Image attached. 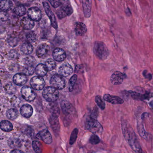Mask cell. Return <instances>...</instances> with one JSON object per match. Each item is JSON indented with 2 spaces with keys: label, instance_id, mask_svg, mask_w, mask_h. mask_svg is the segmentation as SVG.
Instances as JSON below:
<instances>
[{
  "label": "cell",
  "instance_id": "6da1fadb",
  "mask_svg": "<svg viewBox=\"0 0 153 153\" xmlns=\"http://www.w3.org/2000/svg\"><path fill=\"white\" fill-rule=\"evenodd\" d=\"M122 129L124 138L132 150L136 153L143 152L136 133L132 127L126 121L122 123Z\"/></svg>",
  "mask_w": 153,
  "mask_h": 153
},
{
  "label": "cell",
  "instance_id": "7a4b0ae2",
  "mask_svg": "<svg viewBox=\"0 0 153 153\" xmlns=\"http://www.w3.org/2000/svg\"><path fill=\"white\" fill-rule=\"evenodd\" d=\"M86 128L94 134L102 133L103 128L100 123L93 115L88 116L85 121Z\"/></svg>",
  "mask_w": 153,
  "mask_h": 153
},
{
  "label": "cell",
  "instance_id": "3957f363",
  "mask_svg": "<svg viewBox=\"0 0 153 153\" xmlns=\"http://www.w3.org/2000/svg\"><path fill=\"white\" fill-rule=\"evenodd\" d=\"M94 53L95 55L102 60L107 59L109 55V51L105 45L102 42L97 41L94 44Z\"/></svg>",
  "mask_w": 153,
  "mask_h": 153
},
{
  "label": "cell",
  "instance_id": "277c9868",
  "mask_svg": "<svg viewBox=\"0 0 153 153\" xmlns=\"http://www.w3.org/2000/svg\"><path fill=\"white\" fill-rule=\"evenodd\" d=\"M43 96L49 102H54L58 100L59 96L58 89L52 86L47 87L44 89Z\"/></svg>",
  "mask_w": 153,
  "mask_h": 153
},
{
  "label": "cell",
  "instance_id": "5b68a950",
  "mask_svg": "<svg viewBox=\"0 0 153 153\" xmlns=\"http://www.w3.org/2000/svg\"><path fill=\"white\" fill-rule=\"evenodd\" d=\"M52 86L58 90H62L65 88L66 84L63 77L59 74H55L52 76L50 80Z\"/></svg>",
  "mask_w": 153,
  "mask_h": 153
},
{
  "label": "cell",
  "instance_id": "8992f818",
  "mask_svg": "<svg viewBox=\"0 0 153 153\" xmlns=\"http://www.w3.org/2000/svg\"><path fill=\"white\" fill-rule=\"evenodd\" d=\"M21 92L23 98L28 102L33 101L36 97V93L33 88L27 86L23 87L21 89Z\"/></svg>",
  "mask_w": 153,
  "mask_h": 153
},
{
  "label": "cell",
  "instance_id": "52a82bcc",
  "mask_svg": "<svg viewBox=\"0 0 153 153\" xmlns=\"http://www.w3.org/2000/svg\"><path fill=\"white\" fill-rule=\"evenodd\" d=\"M30 85L33 89L41 90L44 88L45 81L42 76H35L30 80Z\"/></svg>",
  "mask_w": 153,
  "mask_h": 153
},
{
  "label": "cell",
  "instance_id": "ba28073f",
  "mask_svg": "<svg viewBox=\"0 0 153 153\" xmlns=\"http://www.w3.org/2000/svg\"><path fill=\"white\" fill-rule=\"evenodd\" d=\"M126 78L127 76L125 73H122L120 71H115L114 72L111 76V81L113 85H120Z\"/></svg>",
  "mask_w": 153,
  "mask_h": 153
},
{
  "label": "cell",
  "instance_id": "9c48e42d",
  "mask_svg": "<svg viewBox=\"0 0 153 153\" xmlns=\"http://www.w3.org/2000/svg\"><path fill=\"white\" fill-rule=\"evenodd\" d=\"M43 4L44 7L45 12L51 20L52 26L53 28L57 29L58 28V25H57L56 18L52 10H51L49 4L46 2H43Z\"/></svg>",
  "mask_w": 153,
  "mask_h": 153
},
{
  "label": "cell",
  "instance_id": "30bf717a",
  "mask_svg": "<svg viewBox=\"0 0 153 153\" xmlns=\"http://www.w3.org/2000/svg\"><path fill=\"white\" fill-rule=\"evenodd\" d=\"M28 17L30 18L33 21H39L42 19V15L41 10L38 8L32 7L28 10L27 11Z\"/></svg>",
  "mask_w": 153,
  "mask_h": 153
},
{
  "label": "cell",
  "instance_id": "8fae6325",
  "mask_svg": "<svg viewBox=\"0 0 153 153\" xmlns=\"http://www.w3.org/2000/svg\"><path fill=\"white\" fill-rule=\"evenodd\" d=\"M59 74L63 77H68L70 76L73 72L72 66L68 63L62 64L58 70Z\"/></svg>",
  "mask_w": 153,
  "mask_h": 153
},
{
  "label": "cell",
  "instance_id": "7c38bea8",
  "mask_svg": "<svg viewBox=\"0 0 153 153\" xmlns=\"http://www.w3.org/2000/svg\"><path fill=\"white\" fill-rule=\"evenodd\" d=\"M62 109L64 114L66 115H71L75 113V109L73 105L68 101L63 100L61 104Z\"/></svg>",
  "mask_w": 153,
  "mask_h": 153
},
{
  "label": "cell",
  "instance_id": "4fadbf2b",
  "mask_svg": "<svg viewBox=\"0 0 153 153\" xmlns=\"http://www.w3.org/2000/svg\"><path fill=\"white\" fill-rule=\"evenodd\" d=\"M36 137L39 139L42 140L46 144H50L52 142L51 135L50 131L47 130H43L37 134Z\"/></svg>",
  "mask_w": 153,
  "mask_h": 153
},
{
  "label": "cell",
  "instance_id": "5bb4252c",
  "mask_svg": "<svg viewBox=\"0 0 153 153\" xmlns=\"http://www.w3.org/2000/svg\"><path fill=\"white\" fill-rule=\"evenodd\" d=\"M53 57L56 61L62 62L66 59V52L61 48H56L53 53Z\"/></svg>",
  "mask_w": 153,
  "mask_h": 153
},
{
  "label": "cell",
  "instance_id": "9a60e30c",
  "mask_svg": "<svg viewBox=\"0 0 153 153\" xmlns=\"http://www.w3.org/2000/svg\"><path fill=\"white\" fill-rule=\"evenodd\" d=\"M104 100L113 104H121L124 102L123 100L119 97L105 94L103 96Z\"/></svg>",
  "mask_w": 153,
  "mask_h": 153
},
{
  "label": "cell",
  "instance_id": "2e32d148",
  "mask_svg": "<svg viewBox=\"0 0 153 153\" xmlns=\"http://www.w3.org/2000/svg\"><path fill=\"white\" fill-rule=\"evenodd\" d=\"M50 51V46L46 44H42L36 50V55L39 58H44Z\"/></svg>",
  "mask_w": 153,
  "mask_h": 153
},
{
  "label": "cell",
  "instance_id": "e0dca14e",
  "mask_svg": "<svg viewBox=\"0 0 153 153\" xmlns=\"http://www.w3.org/2000/svg\"><path fill=\"white\" fill-rule=\"evenodd\" d=\"M92 0H82L83 12L87 18H89L91 15Z\"/></svg>",
  "mask_w": 153,
  "mask_h": 153
},
{
  "label": "cell",
  "instance_id": "ac0fdd59",
  "mask_svg": "<svg viewBox=\"0 0 153 153\" xmlns=\"http://www.w3.org/2000/svg\"><path fill=\"white\" fill-rule=\"evenodd\" d=\"M87 31L86 26L81 22H77L75 24V31L78 36H83L85 34Z\"/></svg>",
  "mask_w": 153,
  "mask_h": 153
},
{
  "label": "cell",
  "instance_id": "d6986e66",
  "mask_svg": "<svg viewBox=\"0 0 153 153\" xmlns=\"http://www.w3.org/2000/svg\"><path fill=\"white\" fill-rule=\"evenodd\" d=\"M27 79L25 75L21 73H17L14 76L13 81L16 85L19 86L25 85L27 81Z\"/></svg>",
  "mask_w": 153,
  "mask_h": 153
},
{
  "label": "cell",
  "instance_id": "ffe728a7",
  "mask_svg": "<svg viewBox=\"0 0 153 153\" xmlns=\"http://www.w3.org/2000/svg\"><path fill=\"white\" fill-rule=\"evenodd\" d=\"M20 113L24 117L29 118L33 114V108L29 104H25L21 107L20 109Z\"/></svg>",
  "mask_w": 153,
  "mask_h": 153
},
{
  "label": "cell",
  "instance_id": "44dd1931",
  "mask_svg": "<svg viewBox=\"0 0 153 153\" xmlns=\"http://www.w3.org/2000/svg\"><path fill=\"white\" fill-rule=\"evenodd\" d=\"M21 25L24 29L31 30L34 26V23L30 18L25 17L21 20Z\"/></svg>",
  "mask_w": 153,
  "mask_h": 153
},
{
  "label": "cell",
  "instance_id": "7402d4cb",
  "mask_svg": "<svg viewBox=\"0 0 153 153\" xmlns=\"http://www.w3.org/2000/svg\"><path fill=\"white\" fill-rule=\"evenodd\" d=\"M48 70L45 64H39L36 68V73L40 76H44L47 74Z\"/></svg>",
  "mask_w": 153,
  "mask_h": 153
},
{
  "label": "cell",
  "instance_id": "603a6c76",
  "mask_svg": "<svg viewBox=\"0 0 153 153\" xmlns=\"http://www.w3.org/2000/svg\"><path fill=\"white\" fill-rule=\"evenodd\" d=\"M0 128L3 131L9 132L13 129V126L12 123L7 120H3L0 123Z\"/></svg>",
  "mask_w": 153,
  "mask_h": 153
},
{
  "label": "cell",
  "instance_id": "cb8c5ba5",
  "mask_svg": "<svg viewBox=\"0 0 153 153\" xmlns=\"http://www.w3.org/2000/svg\"><path fill=\"white\" fill-rule=\"evenodd\" d=\"M33 48L32 45L29 42H25L22 45L21 47V51L24 54H31L33 52Z\"/></svg>",
  "mask_w": 153,
  "mask_h": 153
},
{
  "label": "cell",
  "instance_id": "d4e9b609",
  "mask_svg": "<svg viewBox=\"0 0 153 153\" xmlns=\"http://www.w3.org/2000/svg\"><path fill=\"white\" fill-rule=\"evenodd\" d=\"M12 5L13 3L10 0H2L0 2V10L2 11H7L11 8Z\"/></svg>",
  "mask_w": 153,
  "mask_h": 153
},
{
  "label": "cell",
  "instance_id": "484cf974",
  "mask_svg": "<svg viewBox=\"0 0 153 153\" xmlns=\"http://www.w3.org/2000/svg\"><path fill=\"white\" fill-rule=\"evenodd\" d=\"M129 93L133 99H134V100H138V101L139 100L143 101V100L146 99L149 96V95H147V94H141L140 93L132 91H130Z\"/></svg>",
  "mask_w": 153,
  "mask_h": 153
},
{
  "label": "cell",
  "instance_id": "4316f807",
  "mask_svg": "<svg viewBox=\"0 0 153 153\" xmlns=\"http://www.w3.org/2000/svg\"><path fill=\"white\" fill-rule=\"evenodd\" d=\"M19 113L17 110L12 108L9 109L7 111V116L9 119L11 120H15L18 117Z\"/></svg>",
  "mask_w": 153,
  "mask_h": 153
},
{
  "label": "cell",
  "instance_id": "83f0119b",
  "mask_svg": "<svg viewBox=\"0 0 153 153\" xmlns=\"http://www.w3.org/2000/svg\"><path fill=\"white\" fill-rule=\"evenodd\" d=\"M45 66L47 68L48 71H51L55 68L56 66L55 61L53 59H48L45 62Z\"/></svg>",
  "mask_w": 153,
  "mask_h": 153
},
{
  "label": "cell",
  "instance_id": "f1b7e54d",
  "mask_svg": "<svg viewBox=\"0 0 153 153\" xmlns=\"http://www.w3.org/2000/svg\"><path fill=\"white\" fill-rule=\"evenodd\" d=\"M95 102L98 107L101 110H104L105 107V103L104 100L100 96L97 95L95 97Z\"/></svg>",
  "mask_w": 153,
  "mask_h": 153
},
{
  "label": "cell",
  "instance_id": "f546056e",
  "mask_svg": "<svg viewBox=\"0 0 153 153\" xmlns=\"http://www.w3.org/2000/svg\"><path fill=\"white\" fill-rule=\"evenodd\" d=\"M77 79V76L76 75H74L71 78L69 82V90L71 92L74 90V87L76 82Z\"/></svg>",
  "mask_w": 153,
  "mask_h": 153
},
{
  "label": "cell",
  "instance_id": "4dcf8cb0",
  "mask_svg": "<svg viewBox=\"0 0 153 153\" xmlns=\"http://www.w3.org/2000/svg\"><path fill=\"white\" fill-rule=\"evenodd\" d=\"M5 91L9 94H14L16 93V88L12 83H10L7 84L5 87Z\"/></svg>",
  "mask_w": 153,
  "mask_h": 153
},
{
  "label": "cell",
  "instance_id": "1f68e13d",
  "mask_svg": "<svg viewBox=\"0 0 153 153\" xmlns=\"http://www.w3.org/2000/svg\"><path fill=\"white\" fill-rule=\"evenodd\" d=\"M26 10L25 8L23 6H19L16 7L14 10V12L17 16H21L25 14Z\"/></svg>",
  "mask_w": 153,
  "mask_h": 153
},
{
  "label": "cell",
  "instance_id": "d6a6232c",
  "mask_svg": "<svg viewBox=\"0 0 153 153\" xmlns=\"http://www.w3.org/2000/svg\"><path fill=\"white\" fill-rule=\"evenodd\" d=\"M78 134V129L77 128H75L71 132L70 138L69 143L70 145H72L76 142Z\"/></svg>",
  "mask_w": 153,
  "mask_h": 153
},
{
  "label": "cell",
  "instance_id": "836d02e7",
  "mask_svg": "<svg viewBox=\"0 0 153 153\" xmlns=\"http://www.w3.org/2000/svg\"><path fill=\"white\" fill-rule=\"evenodd\" d=\"M56 118L57 117H53V119H52L51 123H51L53 131L58 132L59 130L60 126L59 121Z\"/></svg>",
  "mask_w": 153,
  "mask_h": 153
},
{
  "label": "cell",
  "instance_id": "e575fe53",
  "mask_svg": "<svg viewBox=\"0 0 153 153\" xmlns=\"http://www.w3.org/2000/svg\"><path fill=\"white\" fill-rule=\"evenodd\" d=\"M34 71V68L33 66L29 65V66L25 67L24 69L23 70V74L27 75V76H31L33 74Z\"/></svg>",
  "mask_w": 153,
  "mask_h": 153
},
{
  "label": "cell",
  "instance_id": "d590c367",
  "mask_svg": "<svg viewBox=\"0 0 153 153\" xmlns=\"http://www.w3.org/2000/svg\"><path fill=\"white\" fill-rule=\"evenodd\" d=\"M33 147L34 150L36 153H41L42 152V144L39 141L34 140L33 142Z\"/></svg>",
  "mask_w": 153,
  "mask_h": 153
},
{
  "label": "cell",
  "instance_id": "8d00e7d4",
  "mask_svg": "<svg viewBox=\"0 0 153 153\" xmlns=\"http://www.w3.org/2000/svg\"><path fill=\"white\" fill-rule=\"evenodd\" d=\"M100 142V139L98 136L95 134H93L89 139V142L92 145H97Z\"/></svg>",
  "mask_w": 153,
  "mask_h": 153
},
{
  "label": "cell",
  "instance_id": "74e56055",
  "mask_svg": "<svg viewBox=\"0 0 153 153\" xmlns=\"http://www.w3.org/2000/svg\"><path fill=\"white\" fill-rule=\"evenodd\" d=\"M8 19V15L4 11L0 12V22H5Z\"/></svg>",
  "mask_w": 153,
  "mask_h": 153
},
{
  "label": "cell",
  "instance_id": "f35d334b",
  "mask_svg": "<svg viewBox=\"0 0 153 153\" xmlns=\"http://www.w3.org/2000/svg\"><path fill=\"white\" fill-rule=\"evenodd\" d=\"M26 38L28 42H33L36 41V36L34 33H30L27 34Z\"/></svg>",
  "mask_w": 153,
  "mask_h": 153
},
{
  "label": "cell",
  "instance_id": "ab89813d",
  "mask_svg": "<svg viewBox=\"0 0 153 153\" xmlns=\"http://www.w3.org/2000/svg\"><path fill=\"white\" fill-rule=\"evenodd\" d=\"M138 129L139 132L140 136L146 139L147 138L148 135L147 134L146 132L144 130L143 125H141V126H140V125L139 126H138Z\"/></svg>",
  "mask_w": 153,
  "mask_h": 153
},
{
  "label": "cell",
  "instance_id": "60d3db41",
  "mask_svg": "<svg viewBox=\"0 0 153 153\" xmlns=\"http://www.w3.org/2000/svg\"><path fill=\"white\" fill-rule=\"evenodd\" d=\"M18 42V41L16 37H10L8 40L9 44L12 47L16 46L17 45Z\"/></svg>",
  "mask_w": 153,
  "mask_h": 153
},
{
  "label": "cell",
  "instance_id": "b9f144b4",
  "mask_svg": "<svg viewBox=\"0 0 153 153\" xmlns=\"http://www.w3.org/2000/svg\"><path fill=\"white\" fill-rule=\"evenodd\" d=\"M52 6L54 8L58 7L61 5V3L60 1H57L55 0H49Z\"/></svg>",
  "mask_w": 153,
  "mask_h": 153
},
{
  "label": "cell",
  "instance_id": "7bdbcfd3",
  "mask_svg": "<svg viewBox=\"0 0 153 153\" xmlns=\"http://www.w3.org/2000/svg\"><path fill=\"white\" fill-rule=\"evenodd\" d=\"M60 2L61 3L62 6H67L71 5L69 0H59Z\"/></svg>",
  "mask_w": 153,
  "mask_h": 153
},
{
  "label": "cell",
  "instance_id": "ee69618b",
  "mask_svg": "<svg viewBox=\"0 0 153 153\" xmlns=\"http://www.w3.org/2000/svg\"><path fill=\"white\" fill-rule=\"evenodd\" d=\"M16 152H18V153H22L23 151H21V150H18V149H15V150H12L11 151V153H16Z\"/></svg>",
  "mask_w": 153,
  "mask_h": 153
},
{
  "label": "cell",
  "instance_id": "f6af8a7d",
  "mask_svg": "<svg viewBox=\"0 0 153 153\" xmlns=\"http://www.w3.org/2000/svg\"><path fill=\"white\" fill-rule=\"evenodd\" d=\"M27 1H33V0H27Z\"/></svg>",
  "mask_w": 153,
  "mask_h": 153
},
{
  "label": "cell",
  "instance_id": "bcb514c9",
  "mask_svg": "<svg viewBox=\"0 0 153 153\" xmlns=\"http://www.w3.org/2000/svg\"><path fill=\"white\" fill-rule=\"evenodd\" d=\"M0 88H1V83H0Z\"/></svg>",
  "mask_w": 153,
  "mask_h": 153
}]
</instances>
